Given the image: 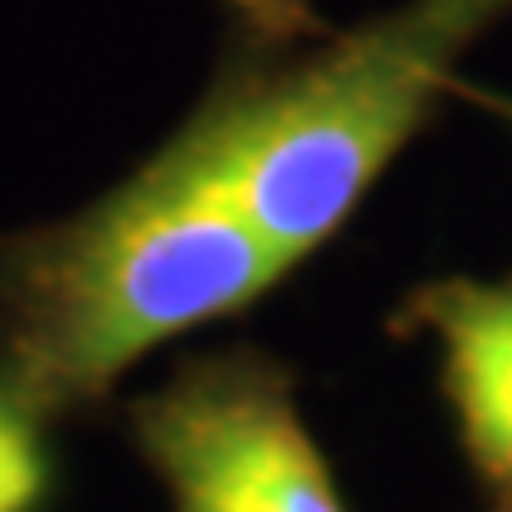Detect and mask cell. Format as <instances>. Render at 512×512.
<instances>
[{
    "label": "cell",
    "mask_w": 512,
    "mask_h": 512,
    "mask_svg": "<svg viewBox=\"0 0 512 512\" xmlns=\"http://www.w3.org/2000/svg\"><path fill=\"white\" fill-rule=\"evenodd\" d=\"M451 95L456 100H470V105H479L484 114H494V119H503V124L512 128V95H498V91H479V86H465L456 76V86H451Z\"/></svg>",
    "instance_id": "obj_6"
},
{
    "label": "cell",
    "mask_w": 512,
    "mask_h": 512,
    "mask_svg": "<svg viewBox=\"0 0 512 512\" xmlns=\"http://www.w3.org/2000/svg\"><path fill=\"white\" fill-rule=\"evenodd\" d=\"M228 15L219 72L171 143L299 271L437 119L512 0H403L323 38L304 0H228Z\"/></svg>",
    "instance_id": "obj_1"
},
{
    "label": "cell",
    "mask_w": 512,
    "mask_h": 512,
    "mask_svg": "<svg viewBox=\"0 0 512 512\" xmlns=\"http://www.w3.org/2000/svg\"><path fill=\"white\" fill-rule=\"evenodd\" d=\"M484 512H512V498H494V503H489Z\"/></svg>",
    "instance_id": "obj_7"
},
{
    "label": "cell",
    "mask_w": 512,
    "mask_h": 512,
    "mask_svg": "<svg viewBox=\"0 0 512 512\" xmlns=\"http://www.w3.org/2000/svg\"><path fill=\"white\" fill-rule=\"evenodd\" d=\"M124 432L171 512H351L294 370L261 347L176 361L124 403Z\"/></svg>",
    "instance_id": "obj_3"
},
{
    "label": "cell",
    "mask_w": 512,
    "mask_h": 512,
    "mask_svg": "<svg viewBox=\"0 0 512 512\" xmlns=\"http://www.w3.org/2000/svg\"><path fill=\"white\" fill-rule=\"evenodd\" d=\"M38 437L0 413V512H19L38 484Z\"/></svg>",
    "instance_id": "obj_5"
},
{
    "label": "cell",
    "mask_w": 512,
    "mask_h": 512,
    "mask_svg": "<svg viewBox=\"0 0 512 512\" xmlns=\"http://www.w3.org/2000/svg\"><path fill=\"white\" fill-rule=\"evenodd\" d=\"M294 266L166 138L57 223L0 233V413L91 418L147 351L256 309Z\"/></svg>",
    "instance_id": "obj_2"
},
{
    "label": "cell",
    "mask_w": 512,
    "mask_h": 512,
    "mask_svg": "<svg viewBox=\"0 0 512 512\" xmlns=\"http://www.w3.org/2000/svg\"><path fill=\"white\" fill-rule=\"evenodd\" d=\"M389 332L437 347V384L460 456L494 498H512V271L441 275L399 299Z\"/></svg>",
    "instance_id": "obj_4"
}]
</instances>
